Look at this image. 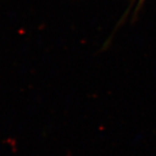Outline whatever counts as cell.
<instances>
[{"instance_id": "cell-1", "label": "cell", "mask_w": 156, "mask_h": 156, "mask_svg": "<svg viewBox=\"0 0 156 156\" xmlns=\"http://www.w3.org/2000/svg\"><path fill=\"white\" fill-rule=\"evenodd\" d=\"M138 1H139V3H140V4H141V3H142V2H143V1H144V0H138Z\"/></svg>"}]
</instances>
